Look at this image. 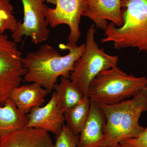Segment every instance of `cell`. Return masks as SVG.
<instances>
[{"mask_svg":"<svg viewBox=\"0 0 147 147\" xmlns=\"http://www.w3.org/2000/svg\"><path fill=\"white\" fill-rule=\"evenodd\" d=\"M17 43L0 34V106L10 99L11 92L23 82L27 71Z\"/></svg>","mask_w":147,"mask_h":147,"instance_id":"8992f818","label":"cell"},{"mask_svg":"<svg viewBox=\"0 0 147 147\" xmlns=\"http://www.w3.org/2000/svg\"><path fill=\"white\" fill-rule=\"evenodd\" d=\"M99 105L106 119L102 147L118 146L124 140L137 137L144 129L139 120L142 113L147 111V86L132 99L114 105Z\"/></svg>","mask_w":147,"mask_h":147,"instance_id":"7a4b0ae2","label":"cell"},{"mask_svg":"<svg viewBox=\"0 0 147 147\" xmlns=\"http://www.w3.org/2000/svg\"><path fill=\"white\" fill-rule=\"evenodd\" d=\"M79 135L73 133L64 124L60 133L56 136L55 147H77Z\"/></svg>","mask_w":147,"mask_h":147,"instance_id":"ac0fdd59","label":"cell"},{"mask_svg":"<svg viewBox=\"0 0 147 147\" xmlns=\"http://www.w3.org/2000/svg\"><path fill=\"white\" fill-rule=\"evenodd\" d=\"M121 7L123 25L110 22L100 42H113L117 50L133 47L147 53V0H121Z\"/></svg>","mask_w":147,"mask_h":147,"instance_id":"3957f363","label":"cell"},{"mask_svg":"<svg viewBox=\"0 0 147 147\" xmlns=\"http://www.w3.org/2000/svg\"><path fill=\"white\" fill-rule=\"evenodd\" d=\"M106 123L105 114L100 106L91 101L89 113L79 135L77 147H102Z\"/></svg>","mask_w":147,"mask_h":147,"instance_id":"8fae6325","label":"cell"},{"mask_svg":"<svg viewBox=\"0 0 147 147\" xmlns=\"http://www.w3.org/2000/svg\"><path fill=\"white\" fill-rule=\"evenodd\" d=\"M119 146L120 147H147V127L137 137L124 140Z\"/></svg>","mask_w":147,"mask_h":147,"instance_id":"d6986e66","label":"cell"},{"mask_svg":"<svg viewBox=\"0 0 147 147\" xmlns=\"http://www.w3.org/2000/svg\"><path fill=\"white\" fill-rule=\"evenodd\" d=\"M147 86L146 77L127 74L117 66L101 71L88 90L91 101L98 105L117 104L133 97Z\"/></svg>","mask_w":147,"mask_h":147,"instance_id":"277c9868","label":"cell"},{"mask_svg":"<svg viewBox=\"0 0 147 147\" xmlns=\"http://www.w3.org/2000/svg\"><path fill=\"white\" fill-rule=\"evenodd\" d=\"M94 24L87 31L86 47L82 57L76 61L70 74L71 82L88 95L90 84L101 71L117 66L119 57L112 56L100 49L94 40Z\"/></svg>","mask_w":147,"mask_h":147,"instance_id":"5b68a950","label":"cell"},{"mask_svg":"<svg viewBox=\"0 0 147 147\" xmlns=\"http://www.w3.org/2000/svg\"><path fill=\"white\" fill-rule=\"evenodd\" d=\"M24 8L23 22L18 21V27L11 35L14 42H19L22 37L30 38L32 43L38 44L46 41L50 34L46 14L49 7L47 0H21Z\"/></svg>","mask_w":147,"mask_h":147,"instance_id":"52a82bcc","label":"cell"},{"mask_svg":"<svg viewBox=\"0 0 147 147\" xmlns=\"http://www.w3.org/2000/svg\"><path fill=\"white\" fill-rule=\"evenodd\" d=\"M59 47L68 50V54L61 56L52 46L44 44L23 58V64L27 69L23 82L38 83L50 94L59 76L69 79L74 64L82 57L86 45L78 46L69 42L60 44Z\"/></svg>","mask_w":147,"mask_h":147,"instance_id":"6da1fadb","label":"cell"},{"mask_svg":"<svg viewBox=\"0 0 147 147\" xmlns=\"http://www.w3.org/2000/svg\"><path fill=\"white\" fill-rule=\"evenodd\" d=\"M48 94L47 90L40 84L33 83L14 89L10 98L18 110L26 115L33 108L41 107Z\"/></svg>","mask_w":147,"mask_h":147,"instance_id":"4fadbf2b","label":"cell"},{"mask_svg":"<svg viewBox=\"0 0 147 147\" xmlns=\"http://www.w3.org/2000/svg\"><path fill=\"white\" fill-rule=\"evenodd\" d=\"M57 1L58 0H47L46 2L47 3H50L52 4L56 5Z\"/></svg>","mask_w":147,"mask_h":147,"instance_id":"ffe728a7","label":"cell"},{"mask_svg":"<svg viewBox=\"0 0 147 147\" xmlns=\"http://www.w3.org/2000/svg\"><path fill=\"white\" fill-rule=\"evenodd\" d=\"M28 121L26 115L18 110L10 98L0 106V139L11 132L25 128Z\"/></svg>","mask_w":147,"mask_h":147,"instance_id":"5bb4252c","label":"cell"},{"mask_svg":"<svg viewBox=\"0 0 147 147\" xmlns=\"http://www.w3.org/2000/svg\"><path fill=\"white\" fill-rule=\"evenodd\" d=\"M86 0H58L55 8H48L46 21L51 28L62 24L67 25L70 29L69 42L76 43L81 36L79 28L81 18L86 10Z\"/></svg>","mask_w":147,"mask_h":147,"instance_id":"ba28073f","label":"cell"},{"mask_svg":"<svg viewBox=\"0 0 147 147\" xmlns=\"http://www.w3.org/2000/svg\"><path fill=\"white\" fill-rule=\"evenodd\" d=\"M64 114L55 91L45 106L33 108L26 115L28 121L26 128L40 129L57 136L64 124Z\"/></svg>","mask_w":147,"mask_h":147,"instance_id":"9c48e42d","label":"cell"},{"mask_svg":"<svg viewBox=\"0 0 147 147\" xmlns=\"http://www.w3.org/2000/svg\"><path fill=\"white\" fill-rule=\"evenodd\" d=\"M87 7L83 16L89 18L97 28L105 30L107 20L117 27L123 25L121 14V0H86Z\"/></svg>","mask_w":147,"mask_h":147,"instance_id":"30bf717a","label":"cell"},{"mask_svg":"<svg viewBox=\"0 0 147 147\" xmlns=\"http://www.w3.org/2000/svg\"><path fill=\"white\" fill-rule=\"evenodd\" d=\"M120 147V146L119 145L118 146H114V147L106 146V147Z\"/></svg>","mask_w":147,"mask_h":147,"instance_id":"44dd1931","label":"cell"},{"mask_svg":"<svg viewBox=\"0 0 147 147\" xmlns=\"http://www.w3.org/2000/svg\"><path fill=\"white\" fill-rule=\"evenodd\" d=\"M0 145H1V139H0Z\"/></svg>","mask_w":147,"mask_h":147,"instance_id":"7402d4cb","label":"cell"},{"mask_svg":"<svg viewBox=\"0 0 147 147\" xmlns=\"http://www.w3.org/2000/svg\"><path fill=\"white\" fill-rule=\"evenodd\" d=\"M13 10L10 0H0V34L7 30L13 33L17 28L18 21L12 13Z\"/></svg>","mask_w":147,"mask_h":147,"instance_id":"e0dca14e","label":"cell"},{"mask_svg":"<svg viewBox=\"0 0 147 147\" xmlns=\"http://www.w3.org/2000/svg\"><path fill=\"white\" fill-rule=\"evenodd\" d=\"M54 89L57 96L59 104L64 113L77 105L84 97L83 92L68 78L62 77L59 84H55Z\"/></svg>","mask_w":147,"mask_h":147,"instance_id":"9a60e30c","label":"cell"},{"mask_svg":"<svg viewBox=\"0 0 147 147\" xmlns=\"http://www.w3.org/2000/svg\"><path fill=\"white\" fill-rule=\"evenodd\" d=\"M90 102L88 95L84 94L77 105L65 112L66 125L74 134L80 135L84 128L89 113Z\"/></svg>","mask_w":147,"mask_h":147,"instance_id":"2e32d148","label":"cell"},{"mask_svg":"<svg viewBox=\"0 0 147 147\" xmlns=\"http://www.w3.org/2000/svg\"><path fill=\"white\" fill-rule=\"evenodd\" d=\"M0 147H55V144L49 132L25 127L2 137Z\"/></svg>","mask_w":147,"mask_h":147,"instance_id":"7c38bea8","label":"cell"}]
</instances>
